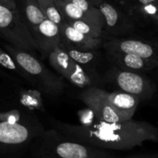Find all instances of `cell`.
Segmentation results:
<instances>
[{
	"mask_svg": "<svg viewBox=\"0 0 158 158\" xmlns=\"http://www.w3.org/2000/svg\"><path fill=\"white\" fill-rule=\"evenodd\" d=\"M106 79L112 81L121 91L135 96L140 100L152 99L157 90L154 82L146 76L123 70L116 66L107 73Z\"/></svg>",
	"mask_w": 158,
	"mask_h": 158,
	"instance_id": "obj_7",
	"label": "cell"
},
{
	"mask_svg": "<svg viewBox=\"0 0 158 158\" xmlns=\"http://www.w3.org/2000/svg\"><path fill=\"white\" fill-rule=\"evenodd\" d=\"M22 15L31 30L47 19L37 0H20Z\"/></svg>",
	"mask_w": 158,
	"mask_h": 158,
	"instance_id": "obj_15",
	"label": "cell"
},
{
	"mask_svg": "<svg viewBox=\"0 0 158 158\" xmlns=\"http://www.w3.org/2000/svg\"><path fill=\"white\" fill-rule=\"evenodd\" d=\"M78 6L84 13H86L93 20L96 26L103 30L104 19L98 7L94 6L89 0H68Z\"/></svg>",
	"mask_w": 158,
	"mask_h": 158,
	"instance_id": "obj_17",
	"label": "cell"
},
{
	"mask_svg": "<svg viewBox=\"0 0 158 158\" xmlns=\"http://www.w3.org/2000/svg\"><path fill=\"white\" fill-rule=\"evenodd\" d=\"M45 132L38 119L19 110L0 115V143L2 151L16 149L32 141Z\"/></svg>",
	"mask_w": 158,
	"mask_h": 158,
	"instance_id": "obj_3",
	"label": "cell"
},
{
	"mask_svg": "<svg viewBox=\"0 0 158 158\" xmlns=\"http://www.w3.org/2000/svg\"><path fill=\"white\" fill-rule=\"evenodd\" d=\"M54 1L66 23L70 21H83L97 26L86 13H84L78 6L71 2L68 0H54Z\"/></svg>",
	"mask_w": 158,
	"mask_h": 158,
	"instance_id": "obj_16",
	"label": "cell"
},
{
	"mask_svg": "<svg viewBox=\"0 0 158 158\" xmlns=\"http://www.w3.org/2000/svg\"><path fill=\"white\" fill-rule=\"evenodd\" d=\"M62 47L68 53V55L78 64L88 65L96 61L98 53L97 51H82L73 48L66 47L61 44Z\"/></svg>",
	"mask_w": 158,
	"mask_h": 158,
	"instance_id": "obj_20",
	"label": "cell"
},
{
	"mask_svg": "<svg viewBox=\"0 0 158 158\" xmlns=\"http://www.w3.org/2000/svg\"><path fill=\"white\" fill-rule=\"evenodd\" d=\"M37 2L48 19L55 23L59 26H61L66 23L54 0H37Z\"/></svg>",
	"mask_w": 158,
	"mask_h": 158,
	"instance_id": "obj_19",
	"label": "cell"
},
{
	"mask_svg": "<svg viewBox=\"0 0 158 158\" xmlns=\"http://www.w3.org/2000/svg\"><path fill=\"white\" fill-rule=\"evenodd\" d=\"M0 32L9 45L32 53L37 49L31 29L19 10L12 11L0 5Z\"/></svg>",
	"mask_w": 158,
	"mask_h": 158,
	"instance_id": "obj_5",
	"label": "cell"
},
{
	"mask_svg": "<svg viewBox=\"0 0 158 158\" xmlns=\"http://www.w3.org/2000/svg\"><path fill=\"white\" fill-rule=\"evenodd\" d=\"M103 45L106 53L132 54L151 62L158 67V40H143L132 36L106 38Z\"/></svg>",
	"mask_w": 158,
	"mask_h": 158,
	"instance_id": "obj_6",
	"label": "cell"
},
{
	"mask_svg": "<svg viewBox=\"0 0 158 158\" xmlns=\"http://www.w3.org/2000/svg\"><path fill=\"white\" fill-rule=\"evenodd\" d=\"M0 5H2L5 7L8 8L12 11L19 10L15 0H0Z\"/></svg>",
	"mask_w": 158,
	"mask_h": 158,
	"instance_id": "obj_22",
	"label": "cell"
},
{
	"mask_svg": "<svg viewBox=\"0 0 158 158\" xmlns=\"http://www.w3.org/2000/svg\"><path fill=\"white\" fill-rule=\"evenodd\" d=\"M32 154L34 158H117L107 150L71 140L55 128L33 140Z\"/></svg>",
	"mask_w": 158,
	"mask_h": 158,
	"instance_id": "obj_2",
	"label": "cell"
},
{
	"mask_svg": "<svg viewBox=\"0 0 158 158\" xmlns=\"http://www.w3.org/2000/svg\"><path fill=\"white\" fill-rule=\"evenodd\" d=\"M89 2H90L91 3H92L94 6H97V7H98L99 5L100 4V3L102 2L103 1V0H89Z\"/></svg>",
	"mask_w": 158,
	"mask_h": 158,
	"instance_id": "obj_25",
	"label": "cell"
},
{
	"mask_svg": "<svg viewBox=\"0 0 158 158\" xmlns=\"http://www.w3.org/2000/svg\"><path fill=\"white\" fill-rule=\"evenodd\" d=\"M49 62L57 73L67 80L77 64L68 55L61 44L49 55Z\"/></svg>",
	"mask_w": 158,
	"mask_h": 158,
	"instance_id": "obj_14",
	"label": "cell"
},
{
	"mask_svg": "<svg viewBox=\"0 0 158 158\" xmlns=\"http://www.w3.org/2000/svg\"><path fill=\"white\" fill-rule=\"evenodd\" d=\"M68 81L70 82L74 86L80 88H85V89L91 86H96L94 78H92L90 74L86 72V69H83L81 65L78 63L71 75L69 76Z\"/></svg>",
	"mask_w": 158,
	"mask_h": 158,
	"instance_id": "obj_18",
	"label": "cell"
},
{
	"mask_svg": "<svg viewBox=\"0 0 158 158\" xmlns=\"http://www.w3.org/2000/svg\"><path fill=\"white\" fill-rule=\"evenodd\" d=\"M134 5H140V6H146V5L152 4L157 2L158 0H130Z\"/></svg>",
	"mask_w": 158,
	"mask_h": 158,
	"instance_id": "obj_24",
	"label": "cell"
},
{
	"mask_svg": "<svg viewBox=\"0 0 158 158\" xmlns=\"http://www.w3.org/2000/svg\"><path fill=\"white\" fill-rule=\"evenodd\" d=\"M104 19L103 36L106 38L125 37L135 32L137 25L120 9L107 0H103L98 6Z\"/></svg>",
	"mask_w": 158,
	"mask_h": 158,
	"instance_id": "obj_8",
	"label": "cell"
},
{
	"mask_svg": "<svg viewBox=\"0 0 158 158\" xmlns=\"http://www.w3.org/2000/svg\"><path fill=\"white\" fill-rule=\"evenodd\" d=\"M123 158H158V153H155V154H135V155L128 156V157Z\"/></svg>",
	"mask_w": 158,
	"mask_h": 158,
	"instance_id": "obj_23",
	"label": "cell"
},
{
	"mask_svg": "<svg viewBox=\"0 0 158 158\" xmlns=\"http://www.w3.org/2000/svg\"><path fill=\"white\" fill-rule=\"evenodd\" d=\"M67 23L86 36L96 39H102L103 37V30L90 23L83 21H70Z\"/></svg>",
	"mask_w": 158,
	"mask_h": 158,
	"instance_id": "obj_21",
	"label": "cell"
},
{
	"mask_svg": "<svg viewBox=\"0 0 158 158\" xmlns=\"http://www.w3.org/2000/svg\"><path fill=\"white\" fill-rule=\"evenodd\" d=\"M106 97L114 109L126 120H132L140 102L137 97L123 91H106Z\"/></svg>",
	"mask_w": 158,
	"mask_h": 158,
	"instance_id": "obj_12",
	"label": "cell"
},
{
	"mask_svg": "<svg viewBox=\"0 0 158 158\" xmlns=\"http://www.w3.org/2000/svg\"><path fill=\"white\" fill-rule=\"evenodd\" d=\"M37 46V50L43 57H48L61 44L60 26L46 19L41 24L31 30Z\"/></svg>",
	"mask_w": 158,
	"mask_h": 158,
	"instance_id": "obj_10",
	"label": "cell"
},
{
	"mask_svg": "<svg viewBox=\"0 0 158 158\" xmlns=\"http://www.w3.org/2000/svg\"><path fill=\"white\" fill-rule=\"evenodd\" d=\"M2 46L15 60L20 73L40 91L52 97H57L63 92L66 85L63 77L49 70L35 56L16 49L9 43H2Z\"/></svg>",
	"mask_w": 158,
	"mask_h": 158,
	"instance_id": "obj_4",
	"label": "cell"
},
{
	"mask_svg": "<svg viewBox=\"0 0 158 158\" xmlns=\"http://www.w3.org/2000/svg\"><path fill=\"white\" fill-rule=\"evenodd\" d=\"M52 124L71 140L107 151H127L146 142H158V127L146 121L107 123L98 120L80 125L54 121Z\"/></svg>",
	"mask_w": 158,
	"mask_h": 158,
	"instance_id": "obj_1",
	"label": "cell"
},
{
	"mask_svg": "<svg viewBox=\"0 0 158 158\" xmlns=\"http://www.w3.org/2000/svg\"><path fill=\"white\" fill-rule=\"evenodd\" d=\"M109 60L116 67L130 72L139 73L149 71L157 68L152 63L132 54L113 52L106 53Z\"/></svg>",
	"mask_w": 158,
	"mask_h": 158,
	"instance_id": "obj_13",
	"label": "cell"
},
{
	"mask_svg": "<svg viewBox=\"0 0 158 158\" xmlns=\"http://www.w3.org/2000/svg\"><path fill=\"white\" fill-rule=\"evenodd\" d=\"M60 28L61 44L66 47L73 48L82 51H97L103 43L102 39L86 36L78 32L67 23H65Z\"/></svg>",
	"mask_w": 158,
	"mask_h": 158,
	"instance_id": "obj_11",
	"label": "cell"
},
{
	"mask_svg": "<svg viewBox=\"0 0 158 158\" xmlns=\"http://www.w3.org/2000/svg\"><path fill=\"white\" fill-rule=\"evenodd\" d=\"M79 98L100 121L107 123L127 121L111 106L104 89L97 86L86 88L79 94Z\"/></svg>",
	"mask_w": 158,
	"mask_h": 158,
	"instance_id": "obj_9",
	"label": "cell"
}]
</instances>
